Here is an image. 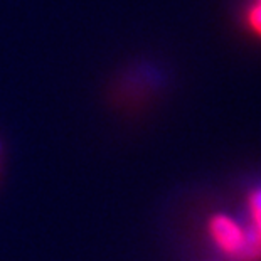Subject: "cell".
Masks as SVG:
<instances>
[{
  "mask_svg": "<svg viewBox=\"0 0 261 261\" xmlns=\"http://www.w3.org/2000/svg\"><path fill=\"white\" fill-rule=\"evenodd\" d=\"M209 232L214 244L227 256L240 261H259L261 246L251 231L236 223L226 214H216L209 223Z\"/></svg>",
  "mask_w": 261,
  "mask_h": 261,
  "instance_id": "1",
  "label": "cell"
},
{
  "mask_svg": "<svg viewBox=\"0 0 261 261\" xmlns=\"http://www.w3.org/2000/svg\"><path fill=\"white\" fill-rule=\"evenodd\" d=\"M248 25L254 34L261 37V0H254L248 9Z\"/></svg>",
  "mask_w": 261,
  "mask_h": 261,
  "instance_id": "3",
  "label": "cell"
},
{
  "mask_svg": "<svg viewBox=\"0 0 261 261\" xmlns=\"http://www.w3.org/2000/svg\"><path fill=\"white\" fill-rule=\"evenodd\" d=\"M248 205H249V216H251V223H253V227L249 231H251L253 238L261 246V189H256L249 196Z\"/></svg>",
  "mask_w": 261,
  "mask_h": 261,
  "instance_id": "2",
  "label": "cell"
}]
</instances>
